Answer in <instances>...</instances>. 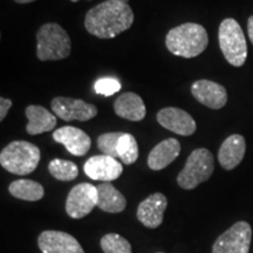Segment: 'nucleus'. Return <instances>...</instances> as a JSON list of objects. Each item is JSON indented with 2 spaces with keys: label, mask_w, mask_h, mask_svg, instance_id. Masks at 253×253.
<instances>
[{
  "label": "nucleus",
  "mask_w": 253,
  "mask_h": 253,
  "mask_svg": "<svg viewBox=\"0 0 253 253\" xmlns=\"http://www.w3.org/2000/svg\"><path fill=\"white\" fill-rule=\"evenodd\" d=\"M191 93L198 102L211 109L223 108L227 102L225 87L210 80L195 81L191 86Z\"/></svg>",
  "instance_id": "4468645a"
},
{
  "label": "nucleus",
  "mask_w": 253,
  "mask_h": 253,
  "mask_svg": "<svg viewBox=\"0 0 253 253\" xmlns=\"http://www.w3.org/2000/svg\"><path fill=\"white\" fill-rule=\"evenodd\" d=\"M101 249L104 253H131V245L118 233H107L101 238Z\"/></svg>",
  "instance_id": "b1692460"
},
{
  "label": "nucleus",
  "mask_w": 253,
  "mask_h": 253,
  "mask_svg": "<svg viewBox=\"0 0 253 253\" xmlns=\"http://www.w3.org/2000/svg\"><path fill=\"white\" fill-rule=\"evenodd\" d=\"M218 40L226 61L235 67H242L248 58V45L242 27L235 19L227 18L221 21Z\"/></svg>",
  "instance_id": "39448f33"
},
{
  "label": "nucleus",
  "mask_w": 253,
  "mask_h": 253,
  "mask_svg": "<svg viewBox=\"0 0 253 253\" xmlns=\"http://www.w3.org/2000/svg\"><path fill=\"white\" fill-rule=\"evenodd\" d=\"M246 142L242 135H231L223 142L218 151V161L225 170H233L238 167L245 156Z\"/></svg>",
  "instance_id": "dca6fc26"
},
{
  "label": "nucleus",
  "mask_w": 253,
  "mask_h": 253,
  "mask_svg": "<svg viewBox=\"0 0 253 253\" xmlns=\"http://www.w3.org/2000/svg\"><path fill=\"white\" fill-rule=\"evenodd\" d=\"M49 173L55 179L62 182H71L75 179L79 175L78 166L71 161L61 160V158H54L50 161L48 166Z\"/></svg>",
  "instance_id": "4be33fe9"
},
{
  "label": "nucleus",
  "mask_w": 253,
  "mask_h": 253,
  "mask_svg": "<svg viewBox=\"0 0 253 253\" xmlns=\"http://www.w3.org/2000/svg\"><path fill=\"white\" fill-rule=\"evenodd\" d=\"M84 170L89 178L104 183L118 179L122 175L123 167L116 158L107 155H96L86 161Z\"/></svg>",
  "instance_id": "9d476101"
},
{
  "label": "nucleus",
  "mask_w": 253,
  "mask_h": 253,
  "mask_svg": "<svg viewBox=\"0 0 253 253\" xmlns=\"http://www.w3.org/2000/svg\"><path fill=\"white\" fill-rule=\"evenodd\" d=\"M119 1H121V2H125V4H128V1H129V0H119Z\"/></svg>",
  "instance_id": "c756f323"
},
{
  "label": "nucleus",
  "mask_w": 253,
  "mask_h": 253,
  "mask_svg": "<svg viewBox=\"0 0 253 253\" xmlns=\"http://www.w3.org/2000/svg\"><path fill=\"white\" fill-rule=\"evenodd\" d=\"M40 157V149L36 144L27 141H13L0 153V164L8 172L25 176L37 169Z\"/></svg>",
  "instance_id": "7ed1b4c3"
},
{
  "label": "nucleus",
  "mask_w": 253,
  "mask_h": 253,
  "mask_svg": "<svg viewBox=\"0 0 253 253\" xmlns=\"http://www.w3.org/2000/svg\"><path fill=\"white\" fill-rule=\"evenodd\" d=\"M97 207V188L89 183L75 185L67 196L66 212L71 218L80 219Z\"/></svg>",
  "instance_id": "6e6552de"
},
{
  "label": "nucleus",
  "mask_w": 253,
  "mask_h": 253,
  "mask_svg": "<svg viewBox=\"0 0 253 253\" xmlns=\"http://www.w3.org/2000/svg\"><path fill=\"white\" fill-rule=\"evenodd\" d=\"M53 138L58 143L65 145L68 153L79 157L84 156L89 151L91 145L89 136L77 126H65L56 129L53 132Z\"/></svg>",
  "instance_id": "2eb2a0df"
},
{
  "label": "nucleus",
  "mask_w": 253,
  "mask_h": 253,
  "mask_svg": "<svg viewBox=\"0 0 253 253\" xmlns=\"http://www.w3.org/2000/svg\"><path fill=\"white\" fill-rule=\"evenodd\" d=\"M14 1L18 2V4H30V2L36 1V0H14Z\"/></svg>",
  "instance_id": "c85d7f7f"
},
{
  "label": "nucleus",
  "mask_w": 253,
  "mask_h": 253,
  "mask_svg": "<svg viewBox=\"0 0 253 253\" xmlns=\"http://www.w3.org/2000/svg\"><path fill=\"white\" fill-rule=\"evenodd\" d=\"M114 112L118 116L128 121H142L145 118L147 109L140 95L132 91L120 95L114 102Z\"/></svg>",
  "instance_id": "f3484780"
},
{
  "label": "nucleus",
  "mask_w": 253,
  "mask_h": 253,
  "mask_svg": "<svg viewBox=\"0 0 253 253\" xmlns=\"http://www.w3.org/2000/svg\"><path fill=\"white\" fill-rule=\"evenodd\" d=\"M125 132H104V134L100 135L97 137V148L102 151L103 155L107 156L118 158V145L120 138L122 137V135Z\"/></svg>",
  "instance_id": "393cba45"
},
{
  "label": "nucleus",
  "mask_w": 253,
  "mask_h": 253,
  "mask_svg": "<svg viewBox=\"0 0 253 253\" xmlns=\"http://www.w3.org/2000/svg\"><path fill=\"white\" fill-rule=\"evenodd\" d=\"M119 158L122 163L130 166L138 158V145L136 138L131 134H123L118 145Z\"/></svg>",
  "instance_id": "5701e85b"
},
{
  "label": "nucleus",
  "mask_w": 253,
  "mask_h": 253,
  "mask_svg": "<svg viewBox=\"0 0 253 253\" xmlns=\"http://www.w3.org/2000/svg\"><path fill=\"white\" fill-rule=\"evenodd\" d=\"M38 245L42 253H84L80 243L62 231H43L38 238Z\"/></svg>",
  "instance_id": "9b49d317"
},
{
  "label": "nucleus",
  "mask_w": 253,
  "mask_h": 253,
  "mask_svg": "<svg viewBox=\"0 0 253 253\" xmlns=\"http://www.w3.org/2000/svg\"><path fill=\"white\" fill-rule=\"evenodd\" d=\"M134 12L130 6L119 0H106L87 12L84 27L91 36L112 39L131 27Z\"/></svg>",
  "instance_id": "f257e3e1"
},
{
  "label": "nucleus",
  "mask_w": 253,
  "mask_h": 253,
  "mask_svg": "<svg viewBox=\"0 0 253 253\" xmlns=\"http://www.w3.org/2000/svg\"><path fill=\"white\" fill-rule=\"evenodd\" d=\"M97 188V207L104 212L119 213L126 207V201L121 192L110 182L99 184Z\"/></svg>",
  "instance_id": "aec40b11"
},
{
  "label": "nucleus",
  "mask_w": 253,
  "mask_h": 253,
  "mask_svg": "<svg viewBox=\"0 0 253 253\" xmlns=\"http://www.w3.org/2000/svg\"><path fill=\"white\" fill-rule=\"evenodd\" d=\"M248 32H249V37L251 42L253 43V15L249 18L248 20Z\"/></svg>",
  "instance_id": "cd10ccee"
},
{
  "label": "nucleus",
  "mask_w": 253,
  "mask_h": 253,
  "mask_svg": "<svg viewBox=\"0 0 253 253\" xmlns=\"http://www.w3.org/2000/svg\"><path fill=\"white\" fill-rule=\"evenodd\" d=\"M71 1H73V2H77V1H79V0H71ZM88 1H89V0H88Z\"/></svg>",
  "instance_id": "7c9ffc66"
},
{
  "label": "nucleus",
  "mask_w": 253,
  "mask_h": 253,
  "mask_svg": "<svg viewBox=\"0 0 253 253\" xmlns=\"http://www.w3.org/2000/svg\"><path fill=\"white\" fill-rule=\"evenodd\" d=\"M252 230L246 221H237L218 237L212 253H249Z\"/></svg>",
  "instance_id": "0eeeda50"
},
{
  "label": "nucleus",
  "mask_w": 253,
  "mask_h": 253,
  "mask_svg": "<svg viewBox=\"0 0 253 253\" xmlns=\"http://www.w3.org/2000/svg\"><path fill=\"white\" fill-rule=\"evenodd\" d=\"M72 42L68 33L60 25H42L37 33V56L40 61H56L68 58Z\"/></svg>",
  "instance_id": "20e7f679"
},
{
  "label": "nucleus",
  "mask_w": 253,
  "mask_h": 253,
  "mask_svg": "<svg viewBox=\"0 0 253 253\" xmlns=\"http://www.w3.org/2000/svg\"><path fill=\"white\" fill-rule=\"evenodd\" d=\"M158 253H163V252H158Z\"/></svg>",
  "instance_id": "2f4dec72"
},
{
  "label": "nucleus",
  "mask_w": 253,
  "mask_h": 253,
  "mask_svg": "<svg viewBox=\"0 0 253 253\" xmlns=\"http://www.w3.org/2000/svg\"><path fill=\"white\" fill-rule=\"evenodd\" d=\"M168 199L161 192L150 195L142 201L137 208V219L148 229H157L162 224Z\"/></svg>",
  "instance_id": "ddd939ff"
},
{
  "label": "nucleus",
  "mask_w": 253,
  "mask_h": 253,
  "mask_svg": "<svg viewBox=\"0 0 253 253\" xmlns=\"http://www.w3.org/2000/svg\"><path fill=\"white\" fill-rule=\"evenodd\" d=\"M208 32L199 24L185 23L168 32L167 48L173 55L182 58H196L207 49Z\"/></svg>",
  "instance_id": "f03ea898"
},
{
  "label": "nucleus",
  "mask_w": 253,
  "mask_h": 253,
  "mask_svg": "<svg viewBox=\"0 0 253 253\" xmlns=\"http://www.w3.org/2000/svg\"><path fill=\"white\" fill-rule=\"evenodd\" d=\"M95 91L97 94L104 95V96H112L121 89V84L113 78H102L95 84Z\"/></svg>",
  "instance_id": "a878e982"
},
{
  "label": "nucleus",
  "mask_w": 253,
  "mask_h": 253,
  "mask_svg": "<svg viewBox=\"0 0 253 253\" xmlns=\"http://www.w3.org/2000/svg\"><path fill=\"white\" fill-rule=\"evenodd\" d=\"M156 119L163 128L181 136H191L197 128L195 120L189 113L175 107L161 109Z\"/></svg>",
  "instance_id": "f8f14e48"
},
{
  "label": "nucleus",
  "mask_w": 253,
  "mask_h": 253,
  "mask_svg": "<svg viewBox=\"0 0 253 253\" xmlns=\"http://www.w3.org/2000/svg\"><path fill=\"white\" fill-rule=\"evenodd\" d=\"M8 191L13 197L27 202L40 201L45 196V189L40 183L25 178L12 182L8 186Z\"/></svg>",
  "instance_id": "412c9836"
},
{
  "label": "nucleus",
  "mask_w": 253,
  "mask_h": 253,
  "mask_svg": "<svg viewBox=\"0 0 253 253\" xmlns=\"http://www.w3.org/2000/svg\"><path fill=\"white\" fill-rule=\"evenodd\" d=\"M181 153V143L176 138H167L160 142L148 156V166L151 170H162L171 164Z\"/></svg>",
  "instance_id": "a211bd4d"
},
{
  "label": "nucleus",
  "mask_w": 253,
  "mask_h": 253,
  "mask_svg": "<svg viewBox=\"0 0 253 253\" xmlns=\"http://www.w3.org/2000/svg\"><path fill=\"white\" fill-rule=\"evenodd\" d=\"M50 107L55 116L63 121L86 122L97 115V108L91 103L80 99H72L66 96H56L50 102Z\"/></svg>",
  "instance_id": "1a4fd4ad"
},
{
  "label": "nucleus",
  "mask_w": 253,
  "mask_h": 253,
  "mask_svg": "<svg viewBox=\"0 0 253 253\" xmlns=\"http://www.w3.org/2000/svg\"><path fill=\"white\" fill-rule=\"evenodd\" d=\"M214 170L213 156L205 148H198L190 154L186 163L177 176V183L184 190L196 189L207 182Z\"/></svg>",
  "instance_id": "423d86ee"
},
{
  "label": "nucleus",
  "mask_w": 253,
  "mask_h": 253,
  "mask_svg": "<svg viewBox=\"0 0 253 253\" xmlns=\"http://www.w3.org/2000/svg\"><path fill=\"white\" fill-rule=\"evenodd\" d=\"M25 114L28 119L26 131L30 135H39L50 131L56 126V116L42 106L31 104L25 110Z\"/></svg>",
  "instance_id": "6ab92c4d"
},
{
  "label": "nucleus",
  "mask_w": 253,
  "mask_h": 253,
  "mask_svg": "<svg viewBox=\"0 0 253 253\" xmlns=\"http://www.w3.org/2000/svg\"><path fill=\"white\" fill-rule=\"evenodd\" d=\"M12 100L5 99V97H0V121H4L6 116H7L8 110L11 109Z\"/></svg>",
  "instance_id": "bb28decb"
}]
</instances>
